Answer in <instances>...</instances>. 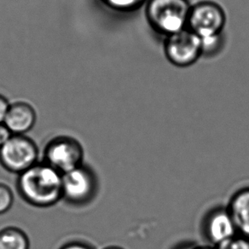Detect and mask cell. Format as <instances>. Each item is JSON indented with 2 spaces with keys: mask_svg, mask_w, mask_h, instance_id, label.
Masks as SVG:
<instances>
[{
  "mask_svg": "<svg viewBox=\"0 0 249 249\" xmlns=\"http://www.w3.org/2000/svg\"><path fill=\"white\" fill-rule=\"evenodd\" d=\"M228 208L239 235L249 238V186L235 191L229 200Z\"/></svg>",
  "mask_w": 249,
  "mask_h": 249,
  "instance_id": "obj_10",
  "label": "cell"
},
{
  "mask_svg": "<svg viewBox=\"0 0 249 249\" xmlns=\"http://www.w3.org/2000/svg\"><path fill=\"white\" fill-rule=\"evenodd\" d=\"M0 249H30L27 233L16 226L0 230Z\"/></svg>",
  "mask_w": 249,
  "mask_h": 249,
  "instance_id": "obj_11",
  "label": "cell"
},
{
  "mask_svg": "<svg viewBox=\"0 0 249 249\" xmlns=\"http://www.w3.org/2000/svg\"><path fill=\"white\" fill-rule=\"evenodd\" d=\"M12 135L13 134L4 123L0 124V148L8 142V140L11 139Z\"/></svg>",
  "mask_w": 249,
  "mask_h": 249,
  "instance_id": "obj_18",
  "label": "cell"
},
{
  "mask_svg": "<svg viewBox=\"0 0 249 249\" xmlns=\"http://www.w3.org/2000/svg\"><path fill=\"white\" fill-rule=\"evenodd\" d=\"M103 249H124L122 248V247H120V246H108V247H106V248H104Z\"/></svg>",
  "mask_w": 249,
  "mask_h": 249,
  "instance_id": "obj_20",
  "label": "cell"
},
{
  "mask_svg": "<svg viewBox=\"0 0 249 249\" xmlns=\"http://www.w3.org/2000/svg\"><path fill=\"white\" fill-rule=\"evenodd\" d=\"M9 106L10 104L8 102L7 98L0 94V124L4 123V118L7 113Z\"/></svg>",
  "mask_w": 249,
  "mask_h": 249,
  "instance_id": "obj_19",
  "label": "cell"
},
{
  "mask_svg": "<svg viewBox=\"0 0 249 249\" xmlns=\"http://www.w3.org/2000/svg\"><path fill=\"white\" fill-rule=\"evenodd\" d=\"M62 175L38 161L18 175L17 190L21 199L35 208H51L62 201Z\"/></svg>",
  "mask_w": 249,
  "mask_h": 249,
  "instance_id": "obj_1",
  "label": "cell"
},
{
  "mask_svg": "<svg viewBox=\"0 0 249 249\" xmlns=\"http://www.w3.org/2000/svg\"><path fill=\"white\" fill-rule=\"evenodd\" d=\"M227 16L220 4L212 0H201L191 4L187 28L200 38L221 35L225 31Z\"/></svg>",
  "mask_w": 249,
  "mask_h": 249,
  "instance_id": "obj_5",
  "label": "cell"
},
{
  "mask_svg": "<svg viewBox=\"0 0 249 249\" xmlns=\"http://www.w3.org/2000/svg\"><path fill=\"white\" fill-rule=\"evenodd\" d=\"M99 191L97 173L90 166H81L62 174V201L73 208H84L90 204Z\"/></svg>",
  "mask_w": 249,
  "mask_h": 249,
  "instance_id": "obj_3",
  "label": "cell"
},
{
  "mask_svg": "<svg viewBox=\"0 0 249 249\" xmlns=\"http://www.w3.org/2000/svg\"><path fill=\"white\" fill-rule=\"evenodd\" d=\"M59 249H95L90 243L79 240L70 241V242L64 243L63 245L60 247Z\"/></svg>",
  "mask_w": 249,
  "mask_h": 249,
  "instance_id": "obj_16",
  "label": "cell"
},
{
  "mask_svg": "<svg viewBox=\"0 0 249 249\" xmlns=\"http://www.w3.org/2000/svg\"><path fill=\"white\" fill-rule=\"evenodd\" d=\"M107 7L120 13H132L145 5L148 0H102Z\"/></svg>",
  "mask_w": 249,
  "mask_h": 249,
  "instance_id": "obj_13",
  "label": "cell"
},
{
  "mask_svg": "<svg viewBox=\"0 0 249 249\" xmlns=\"http://www.w3.org/2000/svg\"><path fill=\"white\" fill-rule=\"evenodd\" d=\"M13 191L6 183H0V215L6 213L14 204Z\"/></svg>",
  "mask_w": 249,
  "mask_h": 249,
  "instance_id": "obj_14",
  "label": "cell"
},
{
  "mask_svg": "<svg viewBox=\"0 0 249 249\" xmlns=\"http://www.w3.org/2000/svg\"><path fill=\"white\" fill-rule=\"evenodd\" d=\"M201 57L212 58L222 52L225 44V33L208 38H200Z\"/></svg>",
  "mask_w": 249,
  "mask_h": 249,
  "instance_id": "obj_12",
  "label": "cell"
},
{
  "mask_svg": "<svg viewBox=\"0 0 249 249\" xmlns=\"http://www.w3.org/2000/svg\"><path fill=\"white\" fill-rule=\"evenodd\" d=\"M39 150L27 135H12L0 148V165L7 172L21 174L38 162Z\"/></svg>",
  "mask_w": 249,
  "mask_h": 249,
  "instance_id": "obj_6",
  "label": "cell"
},
{
  "mask_svg": "<svg viewBox=\"0 0 249 249\" xmlns=\"http://www.w3.org/2000/svg\"><path fill=\"white\" fill-rule=\"evenodd\" d=\"M163 49L167 61L177 68H189L201 57L200 38L189 28L166 37Z\"/></svg>",
  "mask_w": 249,
  "mask_h": 249,
  "instance_id": "obj_7",
  "label": "cell"
},
{
  "mask_svg": "<svg viewBox=\"0 0 249 249\" xmlns=\"http://www.w3.org/2000/svg\"><path fill=\"white\" fill-rule=\"evenodd\" d=\"M201 232L207 244L213 247L238 235L227 207H215L209 210L201 222Z\"/></svg>",
  "mask_w": 249,
  "mask_h": 249,
  "instance_id": "obj_8",
  "label": "cell"
},
{
  "mask_svg": "<svg viewBox=\"0 0 249 249\" xmlns=\"http://www.w3.org/2000/svg\"><path fill=\"white\" fill-rule=\"evenodd\" d=\"M84 154L83 146L76 139L55 136L45 146L41 161L62 175L84 164Z\"/></svg>",
  "mask_w": 249,
  "mask_h": 249,
  "instance_id": "obj_4",
  "label": "cell"
},
{
  "mask_svg": "<svg viewBox=\"0 0 249 249\" xmlns=\"http://www.w3.org/2000/svg\"><path fill=\"white\" fill-rule=\"evenodd\" d=\"M173 249H216V248L209 244L201 245L194 242H184L177 245Z\"/></svg>",
  "mask_w": 249,
  "mask_h": 249,
  "instance_id": "obj_17",
  "label": "cell"
},
{
  "mask_svg": "<svg viewBox=\"0 0 249 249\" xmlns=\"http://www.w3.org/2000/svg\"><path fill=\"white\" fill-rule=\"evenodd\" d=\"M144 7L149 27L165 38L187 28L191 7L189 0H148Z\"/></svg>",
  "mask_w": 249,
  "mask_h": 249,
  "instance_id": "obj_2",
  "label": "cell"
},
{
  "mask_svg": "<svg viewBox=\"0 0 249 249\" xmlns=\"http://www.w3.org/2000/svg\"><path fill=\"white\" fill-rule=\"evenodd\" d=\"M215 248L216 249H249V238L238 234Z\"/></svg>",
  "mask_w": 249,
  "mask_h": 249,
  "instance_id": "obj_15",
  "label": "cell"
},
{
  "mask_svg": "<svg viewBox=\"0 0 249 249\" xmlns=\"http://www.w3.org/2000/svg\"><path fill=\"white\" fill-rule=\"evenodd\" d=\"M36 121L35 107L27 102L19 101L10 104L4 124L13 135H26L34 128Z\"/></svg>",
  "mask_w": 249,
  "mask_h": 249,
  "instance_id": "obj_9",
  "label": "cell"
}]
</instances>
